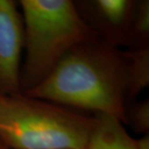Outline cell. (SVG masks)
Returning a JSON list of instances; mask_svg holds the SVG:
<instances>
[{
	"instance_id": "6da1fadb",
	"label": "cell",
	"mask_w": 149,
	"mask_h": 149,
	"mask_svg": "<svg viewBox=\"0 0 149 149\" xmlns=\"http://www.w3.org/2000/svg\"><path fill=\"white\" fill-rule=\"evenodd\" d=\"M22 94L127 123L125 60L123 52L98 38L74 48L46 78Z\"/></svg>"
},
{
	"instance_id": "7a4b0ae2",
	"label": "cell",
	"mask_w": 149,
	"mask_h": 149,
	"mask_svg": "<svg viewBox=\"0 0 149 149\" xmlns=\"http://www.w3.org/2000/svg\"><path fill=\"white\" fill-rule=\"evenodd\" d=\"M25 61L22 93L37 85L74 48L98 38L70 0H21Z\"/></svg>"
},
{
	"instance_id": "3957f363",
	"label": "cell",
	"mask_w": 149,
	"mask_h": 149,
	"mask_svg": "<svg viewBox=\"0 0 149 149\" xmlns=\"http://www.w3.org/2000/svg\"><path fill=\"white\" fill-rule=\"evenodd\" d=\"M94 121L22 93L0 95V139L9 149H85Z\"/></svg>"
},
{
	"instance_id": "277c9868",
	"label": "cell",
	"mask_w": 149,
	"mask_h": 149,
	"mask_svg": "<svg viewBox=\"0 0 149 149\" xmlns=\"http://www.w3.org/2000/svg\"><path fill=\"white\" fill-rule=\"evenodd\" d=\"M24 31L16 3L0 0V95L22 93L20 65Z\"/></svg>"
},
{
	"instance_id": "5b68a950",
	"label": "cell",
	"mask_w": 149,
	"mask_h": 149,
	"mask_svg": "<svg viewBox=\"0 0 149 149\" xmlns=\"http://www.w3.org/2000/svg\"><path fill=\"white\" fill-rule=\"evenodd\" d=\"M96 20L111 40L130 42L136 3L130 0H97L91 3Z\"/></svg>"
},
{
	"instance_id": "8992f818",
	"label": "cell",
	"mask_w": 149,
	"mask_h": 149,
	"mask_svg": "<svg viewBox=\"0 0 149 149\" xmlns=\"http://www.w3.org/2000/svg\"><path fill=\"white\" fill-rule=\"evenodd\" d=\"M85 149H136V140L128 134L119 119L98 114Z\"/></svg>"
},
{
	"instance_id": "52a82bcc",
	"label": "cell",
	"mask_w": 149,
	"mask_h": 149,
	"mask_svg": "<svg viewBox=\"0 0 149 149\" xmlns=\"http://www.w3.org/2000/svg\"><path fill=\"white\" fill-rule=\"evenodd\" d=\"M126 64L127 97L133 99L149 85V49L148 46L123 52Z\"/></svg>"
},
{
	"instance_id": "ba28073f",
	"label": "cell",
	"mask_w": 149,
	"mask_h": 149,
	"mask_svg": "<svg viewBox=\"0 0 149 149\" xmlns=\"http://www.w3.org/2000/svg\"><path fill=\"white\" fill-rule=\"evenodd\" d=\"M149 33V2L140 1L136 3L133 15L130 41L138 42V47L146 46Z\"/></svg>"
},
{
	"instance_id": "9c48e42d",
	"label": "cell",
	"mask_w": 149,
	"mask_h": 149,
	"mask_svg": "<svg viewBox=\"0 0 149 149\" xmlns=\"http://www.w3.org/2000/svg\"><path fill=\"white\" fill-rule=\"evenodd\" d=\"M127 123L130 122L133 129L139 133H148L149 129V101L145 100L132 107L126 115Z\"/></svg>"
},
{
	"instance_id": "30bf717a",
	"label": "cell",
	"mask_w": 149,
	"mask_h": 149,
	"mask_svg": "<svg viewBox=\"0 0 149 149\" xmlns=\"http://www.w3.org/2000/svg\"><path fill=\"white\" fill-rule=\"evenodd\" d=\"M136 149H149V136L145 135L142 139L136 140Z\"/></svg>"
},
{
	"instance_id": "8fae6325",
	"label": "cell",
	"mask_w": 149,
	"mask_h": 149,
	"mask_svg": "<svg viewBox=\"0 0 149 149\" xmlns=\"http://www.w3.org/2000/svg\"><path fill=\"white\" fill-rule=\"evenodd\" d=\"M0 149H9L5 144L3 143V142L0 139Z\"/></svg>"
}]
</instances>
